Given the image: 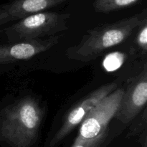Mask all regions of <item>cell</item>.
I'll return each instance as SVG.
<instances>
[{"label":"cell","instance_id":"52a82bcc","mask_svg":"<svg viewBox=\"0 0 147 147\" xmlns=\"http://www.w3.org/2000/svg\"><path fill=\"white\" fill-rule=\"evenodd\" d=\"M57 42L58 37L52 36L47 39L40 38L0 45V64L29 60L50 50Z\"/></svg>","mask_w":147,"mask_h":147},{"label":"cell","instance_id":"5b68a950","mask_svg":"<svg viewBox=\"0 0 147 147\" xmlns=\"http://www.w3.org/2000/svg\"><path fill=\"white\" fill-rule=\"evenodd\" d=\"M117 88L116 83H108L95 90L76 105L68 112L63 125L51 142L52 146L63 140L73 129L80 124L86 115L94 108L103 98Z\"/></svg>","mask_w":147,"mask_h":147},{"label":"cell","instance_id":"ba28073f","mask_svg":"<svg viewBox=\"0 0 147 147\" xmlns=\"http://www.w3.org/2000/svg\"><path fill=\"white\" fill-rule=\"evenodd\" d=\"M67 0H14L0 8V27L59 5Z\"/></svg>","mask_w":147,"mask_h":147},{"label":"cell","instance_id":"9c48e42d","mask_svg":"<svg viewBox=\"0 0 147 147\" xmlns=\"http://www.w3.org/2000/svg\"><path fill=\"white\" fill-rule=\"evenodd\" d=\"M139 1L140 0H94L93 7L96 12L109 13L130 7Z\"/></svg>","mask_w":147,"mask_h":147},{"label":"cell","instance_id":"30bf717a","mask_svg":"<svg viewBox=\"0 0 147 147\" xmlns=\"http://www.w3.org/2000/svg\"><path fill=\"white\" fill-rule=\"evenodd\" d=\"M124 61V55L120 53L109 54L104 59L103 65L107 71H113L119 68Z\"/></svg>","mask_w":147,"mask_h":147},{"label":"cell","instance_id":"277c9868","mask_svg":"<svg viewBox=\"0 0 147 147\" xmlns=\"http://www.w3.org/2000/svg\"><path fill=\"white\" fill-rule=\"evenodd\" d=\"M124 90L116 88L91 109L80 123L75 142H103L109 122L119 109Z\"/></svg>","mask_w":147,"mask_h":147},{"label":"cell","instance_id":"3957f363","mask_svg":"<svg viewBox=\"0 0 147 147\" xmlns=\"http://www.w3.org/2000/svg\"><path fill=\"white\" fill-rule=\"evenodd\" d=\"M70 14L40 11L18 20L4 30L9 42L52 37L67 29Z\"/></svg>","mask_w":147,"mask_h":147},{"label":"cell","instance_id":"7a4b0ae2","mask_svg":"<svg viewBox=\"0 0 147 147\" xmlns=\"http://www.w3.org/2000/svg\"><path fill=\"white\" fill-rule=\"evenodd\" d=\"M146 19L142 12L90 30L78 45L68 50L69 57L82 62L97 58L108 49L127 40Z\"/></svg>","mask_w":147,"mask_h":147},{"label":"cell","instance_id":"8992f818","mask_svg":"<svg viewBox=\"0 0 147 147\" xmlns=\"http://www.w3.org/2000/svg\"><path fill=\"white\" fill-rule=\"evenodd\" d=\"M147 100V70L134 79L124 90L119 109L114 117L123 123L131 121L145 107Z\"/></svg>","mask_w":147,"mask_h":147},{"label":"cell","instance_id":"6da1fadb","mask_svg":"<svg viewBox=\"0 0 147 147\" xmlns=\"http://www.w3.org/2000/svg\"><path fill=\"white\" fill-rule=\"evenodd\" d=\"M43 117L38 102L26 97L7 106L0 115V139L11 147H30Z\"/></svg>","mask_w":147,"mask_h":147},{"label":"cell","instance_id":"7c38bea8","mask_svg":"<svg viewBox=\"0 0 147 147\" xmlns=\"http://www.w3.org/2000/svg\"><path fill=\"white\" fill-rule=\"evenodd\" d=\"M103 142H74L72 147H101Z\"/></svg>","mask_w":147,"mask_h":147},{"label":"cell","instance_id":"8fae6325","mask_svg":"<svg viewBox=\"0 0 147 147\" xmlns=\"http://www.w3.org/2000/svg\"><path fill=\"white\" fill-rule=\"evenodd\" d=\"M136 42L139 48L146 53L147 50V24L146 19L144 20L143 22L139 27Z\"/></svg>","mask_w":147,"mask_h":147},{"label":"cell","instance_id":"4fadbf2b","mask_svg":"<svg viewBox=\"0 0 147 147\" xmlns=\"http://www.w3.org/2000/svg\"><path fill=\"white\" fill-rule=\"evenodd\" d=\"M144 147H146V142H145L144 145Z\"/></svg>","mask_w":147,"mask_h":147}]
</instances>
